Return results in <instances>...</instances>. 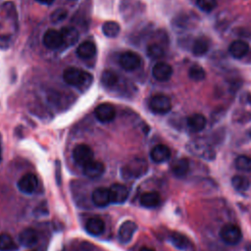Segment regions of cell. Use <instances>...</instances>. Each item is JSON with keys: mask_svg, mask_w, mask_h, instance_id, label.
I'll return each instance as SVG.
<instances>
[{"mask_svg": "<svg viewBox=\"0 0 251 251\" xmlns=\"http://www.w3.org/2000/svg\"><path fill=\"white\" fill-rule=\"evenodd\" d=\"M63 78L68 84L82 90L87 89L93 81V76L90 73L73 67L64 71Z\"/></svg>", "mask_w": 251, "mask_h": 251, "instance_id": "1", "label": "cell"}, {"mask_svg": "<svg viewBox=\"0 0 251 251\" xmlns=\"http://www.w3.org/2000/svg\"><path fill=\"white\" fill-rule=\"evenodd\" d=\"M148 171V164L143 158H134L121 169L124 179H135L144 176Z\"/></svg>", "mask_w": 251, "mask_h": 251, "instance_id": "2", "label": "cell"}, {"mask_svg": "<svg viewBox=\"0 0 251 251\" xmlns=\"http://www.w3.org/2000/svg\"><path fill=\"white\" fill-rule=\"evenodd\" d=\"M186 148L192 155L208 161H212L216 157V153L213 147L203 139L191 140L187 144Z\"/></svg>", "mask_w": 251, "mask_h": 251, "instance_id": "3", "label": "cell"}, {"mask_svg": "<svg viewBox=\"0 0 251 251\" xmlns=\"http://www.w3.org/2000/svg\"><path fill=\"white\" fill-rule=\"evenodd\" d=\"M220 237L228 245H236L242 239V232L237 226L233 224H226L221 228Z\"/></svg>", "mask_w": 251, "mask_h": 251, "instance_id": "4", "label": "cell"}, {"mask_svg": "<svg viewBox=\"0 0 251 251\" xmlns=\"http://www.w3.org/2000/svg\"><path fill=\"white\" fill-rule=\"evenodd\" d=\"M149 108L155 114H167L172 109V101L169 96L163 93H158L150 98Z\"/></svg>", "mask_w": 251, "mask_h": 251, "instance_id": "5", "label": "cell"}, {"mask_svg": "<svg viewBox=\"0 0 251 251\" xmlns=\"http://www.w3.org/2000/svg\"><path fill=\"white\" fill-rule=\"evenodd\" d=\"M93 150L87 144H78L73 150V158L75 162L83 167L93 160Z\"/></svg>", "mask_w": 251, "mask_h": 251, "instance_id": "6", "label": "cell"}, {"mask_svg": "<svg viewBox=\"0 0 251 251\" xmlns=\"http://www.w3.org/2000/svg\"><path fill=\"white\" fill-rule=\"evenodd\" d=\"M120 66L128 72L134 71L138 69L141 65V58L140 56L132 51H126L120 55L119 58Z\"/></svg>", "mask_w": 251, "mask_h": 251, "instance_id": "7", "label": "cell"}, {"mask_svg": "<svg viewBox=\"0 0 251 251\" xmlns=\"http://www.w3.org/2000/svg\"><path fill=\"white\" fill-rule=\"evenodd\" d=\"M38 186V179L34 174L27 173L18 181V188L24 194H32Z\"/></svg>", "mask_w": 251, "mask_h": 251, "instance_id": "8", "label": "cell"}, {"mask_svg": "<svg viewBox=\"0 0 251 251\" xmlns=\"http://www.w3.org/2000/svg\"><path fill=\"white\" fill-rule=\"evenodd\" d=\"M42 42L48 49H58L64 44L61 31L52 28L45 31Z\"/></svg>", "mask_w": 251, "mask_h": 251, "instance_id": "9", "label": "cell"}, {"mask_svg": "<svg viewBox=\"0 0 251 251\" xmlns=\"http://www.w3.org/2000/svg\"><path fill=\"white\" fill-rule=\"evenodd\" d=\"M94 116L101 123H110L115 119L116 111L111 104L102 103L95 108Z\"/></svg>", "mask_w": 251, "mask_h": 251, "instance_id": "10", "label": "cell"}, {"mask_svg": "<svg viewBox=\"0 0 251 251\" xmlns=\"http://www.w3.org/2000/svg\"><path fill=\"white\" fill-rule=\"evenodd\" d=\"M136 229H137V226L134 222H132V221L124 222L121 225V226L119 228V231H118L119 241L123 244L128 243L131 240V238H132L133 234L135 233Z\"/></svg>", "mask_w": 251, "mask_h": 251, "instance_id": "11", "label": "cell"}, {"mask_svg": "<svg viewBox=\"0 0 251 251\" xmlns=\"http://www.w3.org/2000/svg\"><path fill=\"white\" fill-rule=\"evenodd\" d=\"M91 201L97 207H106L112 203L110 190L106 187H98L92 191Z\"/></svg>", "mask_w": 251, "mask_h": 251, "instance_id": "12", "label": "cell"}, {"mask_svg": "<svg viewBox=\"0 0 251 251\" xmlns=\"http://www.w3.org/2000/svg\"><path fill=\"white\" fill-rule=\"evenodd\" d=\"M152 75L159 81L169 80L173 75V68L166 62H158L152 69Z\"/></svg>", "mask_w": 251, "mask_h": 251, "instance_id": "13", "label": "cell"}, {"mask_svg": "<svg viewBox=\"0 0 251 251\" xmlns=\"http://www.w3.org/2000/svg\"><path fill=\"white\" fill-rule=\"evenodd\" d=\"M112 203L123 204L128 197V188L122 183H114L109 188Z\"/></svg>", "mask_w": 251, "mask_h": 251, "instance_id": "14", "label": "cell"}, {"mask_svg": "<svg viewBox=\"0 0 251 251\" xmlns=\"http://www.w3.org/2000/svg\"><path fill=\"white\" fill-rule=\"evenodd\" d=\"M39 233L34 228H25L19 234V242L25 247H33L38 243Z\"/></svg>", "mask_w": 251, "mask_h": 251, "instance_id": "15", "label": "cell"}, {"mask_svg": "<svg viewBox=\"0 0 251 251\" xmlns=\"http://www.w3.org/2000/svg\"><path fill=\"white\" fill-rule=\"evenodd\" d=\"M82 171L85 176H87L88 178L94 179V178L100 177L104 174L105 166L102 162L92 160L91 162H89L88 164L82 167Z\"/></svg>", "mask_w": 251, "mask_h": 251, "instance_id": "16", "label": "cell"}, {"mask_svg": "<svg viewBox=\"0 0 251 251\" xmlns=\"http://www.w3.org/2000/svg\"><path fill=\"white\" fill-rule=\"evenodd\" d=\"M171 157V150L165 144H158L150 151V158L155 163H164Z\"/></svg>", "mask_w": 251, "mask_h": 251, "instance_id": "17", "label": "cell"}, {"mask_svg": "<svg viewBox=\"0 0 251 251\" xmlns=\"http://www.w3.org/2000/svg\"><path fill=\"white\" fill-rule=\"evenodd\" d=\"M249 52V45L246 41L237 39L230 43L228 46V53L235 59H241Z\"/></svg>", "mask_w": 251, "mask_h": 251, "instance_id": "18", "label": "cell"}, {"mask_svg": "<svg viewBox=\"0 0 251 251\" xmlns=\"http://www.w3.org/2000/svg\"><path fill=\"white\" fill-rule=\"evenodd\" d=\"M86 231L94 236H98L104 232L105 224L99 217H91L85 224Z\"/></svg>", "mask_w": 251, "mask_h": 251, "instance_id": "19", "label": "cell"}, {"mask_svg": "<svg viewBox=\"0 0 251 251\" xmlns=\"http://www.w3.org/2000/svg\"><path fill=\"white\" fill-rule=\"evenodd\" d=\"M186 124L191 131L198 132L205 128L207 120L202 114H193L187 118Z\"/></svg>", "mask_w": 251, "mask_h": 251, "instance_id": "20", "label": "cell"}, {"mask_svg": "<svg viewBox=\"0 0 251 251\" xmlns=\"http://www.w3.org/2000/svg\"><path fill=\"white\" fill-rule=\"evenodd\" d=\"M170 239L172 241V243L178 249L180 250H183V251H193V247H192V244L190 243L189 239L179 233V232H172L171 235H170Z\"/></svg>", "mask_w": 251, "mask_h": 251, "instance_id": "21", "label": "cell"}, {"mask_svg": "<svg viewBox=\"0 0 251 251\" xmlns=\"http://www.w3.org/2000/svg\"><path fill=\"white\" fill-rule=\"evenodd\" d=\"M96 45L94 42L85 40L82 43H80L76 48V55L80 59H90L96 54Z\"/></svg>", "mask_w": 251, "mask_h": 251, "instance_id": "22", "label": "cell"}, {"mask_svg": "<svg viewBox=\"0 0 251 251\" xmlns=\"http://www.w3.org/2000/svg\"><path fill=\"white\" fill-rule=\"evenodd\" d=\"M171 170H172V173L177 176V177H182L184 176L187 173H188V170H189V162L186 158H179V159H176L175 160L173 163H172V166H171Z\"/></svg>", "mask_w": 251, "mask_h": 251, "instance_id": "23", "label": "cell"}, {"mask_svg": "<svg viewBox=\"0 0 251 251\" xmlns=\"http://www.w3.org/2000/svg\"><path fill=\"white\" fill-rule=\"evenodd\" d=\"M139 201L143 207L154 208L160 204L161 197H160V194L156 191H148L141 194Z\"/></svg>", "mask_w": 251, "mask_h": 251, "instance_id": "24", "label": "cell"}, {"mask_svg": "<svg viewBox=\"0 0 251 251\" xmlns=\"http://www.w3.org/2000/svg\"><path fill=\"white\" fill-rule=\"evenodd\" d=\"M61 34L63 36L64 44H66L67 46H72L76 43L79 37L77 29L74 26H64L61 29Z\"/></svg>", "mask_w": 251, "mask_h": 251, "instance_id": "25", "label": "cell"}, {"mask_svg": "<svg viewBox=\"0 0 251 251\" xmlns=\"http://www.w3.org/2000/svg\"><path fill=\"white\" fill-rule=\"evenodd\" d=\"M191 50L194 56H203L209 50V41L204 37H199L193 42Z\"/></svg>", "mask_w": 251, "mask_h": 251, "instance_id": "26", "label": "cell"}, {"mask_svg": "<svg viewBox=\"0 0 251 251\" xmlns=\"http://www.w3.org/2000/svg\"><path fill=\"white\" fill-rule=\"evenodd\" d=\"M121 27L117 22L107 21L102 25V32L107 37H116L120 33Z\"/></svg>", "mask_w": 251, "mask_h": 251, "instance_id": "27", "label": "cell"}, {"mask_svg": "<svg viewBox=\"0 0 251 251\" xmlns=\"http://www.w3.org/2000/svg\"><path fill=\"white\" fill-rule=\"evenodd\" d=\"M118 81H119L118 75L111 70H106L101 75V82L105 87L112 88L118 84Z\"/></svg>", "mask_w": 251, "mask_h": 251, "instance_id": "28", "label": "cell"}, {"mask_svg": "<svg viewBox=\"0 0 251 251\" xmlns=\"http://www.w3.org/2000/svg\"><path fill=\"white\" fill-rule=\"evenodd\" d=\"M17 243L7 233H0V251H16Z\"/></svg>", "mask_w": 251, "mask_h": 251, "instance_id": "29", "label": "cell"}, {"mask_svg": "<svg viewBox=\"0 0 251 251\" xmlns=\"http://www.w3.org/2000/svg\"><path fill=\"white\" fill-rule=\"evenodd\" d=\"M235 168L241 172H251V157L239 155L234 161Z\"/></svg>", "mask_w": 251, "mask_h": 251, "instance_id": "30", "label": "cell"}, {"mask_svg": "<svg viewBox=\"0 0 251 251\" xmlns=\"http://www.w3.org/2000/svg\"><path fill=\"white\" fill-rule=\"evenodd\" d=\"M231 184L233 188L236 189L237 191H245L248 189L250 182L247 177L237 175L231 178Z\"/></svg>", "mask_w": 251, "mask_h": 251, "instance_id": "31", "label": "cell"}, {"mask_svg": "<svg viewBox=\"0 0 251 251\" xmlns=\"http://www.w3.org/2000/svg\"><path fill=\"white\" fill-rule=\"evenodd\" d=\"M147 56L151 59H160L165 55L164 48L158 43H151L146 48Z\"/></svg>", "mask_w": 251, "mask_h": 251, "instance_id": "32", "label": "cell"}, {"mask_svg": "<svg viewBox=\"0 0 251 251\" xmlns=\"http://www.w3.org/2000/svg\"><path fill=\"white\" fill-rule=\"evenodd\" d=\"M188 76L194 81H201L205 78L206 74L202 67L199 65H193L188 70Z\"/></svg>", "mask_w": 251, "mask_h": 251, "instance_id": "33", "label": "cell"}, {"mask_svg": "<svg viewBox=\"0 0 251 251\" xmlns=\"http://www.w3.org/2000/svg\"><path fill=\"white\" fill-rule=\"evenodd\" d=\"M196 5L201 11L209 13L217 7V0H196Z\"/></svg>", "mask_w": 251, "mask_h": 251, "instance_id": "34", "label": "cell"}, {"mask_svg": "<svg viewBox=\"0 0 251 251\" xmlns=\"http://www.w3.org/2000/svg\"><path fill=\"white\" fill-rule=\"evenodd\" d=\"M67 15H68L67 10H65V9H57V10H55L52 13L50 18H51V21L53 23H58V22L63 21L67 17Z\"/></svg>", "mask_w": 251, "mask_h": 251, "instance_id": "35", "label": "cell"}, {"mask_svg": "<svg viewBox=\"0 0 251 251\" xmlns=\"http://www.w3.org/2000/svg\"><path fill=\"white\" fill-rule=\"evenodd\" d=\"M37 2H39V3H41V4H46V5H49V4H51L54 0H36Z\"/></svg>", "mask_w": 251, "mask_h": 251, "instance_id": "36", "label": "cell"}, {"mask_svg": "<svg viewBox=\"0 0 251 251\" xmlns=\"http://www.w3.org/2000/svg\"><path fill=\"white\" fill-rule=\"evenodd\" d=\"M2 161V135L0 133V163Z\"/></svg>", "mask_w": 251, "mask_h": 251, "instance_id": "37", "label": "cell"}, {"mask_svg": "<svg viewBox=\"0 0 251 251\" xmlns=\"http://www.w3.org/2000/svg\"><path fill=\"white\" fill-rule=\"evenodd\" d=\"M245 251H251V242L246 243V245H245Z\"/></svg>", "mask_w": 251, "mask_h": 251, "instance_id": "38", "label": "cell"}, {"mask_svg": "<svg viewBox=\"0 0 251 251\" xmlns=\"http://www.w3.org/2000/svg\"><path fill=\"white\" fill-rule=\"evenodd\" d=\"M139 251H155V250L152 248H149V247H142Z\"/></svg>", "mask_w": 251, "mask_h": 251, "instance_id": "39", "label": "cell"}, {"mask_svg": "<svg viewBox=\"0 0 251 251\" xmlns=\"http://www.w3.org/2000/svg\"><path fill=\"white\" fill-rule=\"evenodd\" d=\"M30 251H46V250H45V248H43V247H38V248L32 249V250H30Z\"/></svg>", "mask_w": 251, "mask_h": 251, "instance_id": "40", "label": "cell"}]
</instances>
